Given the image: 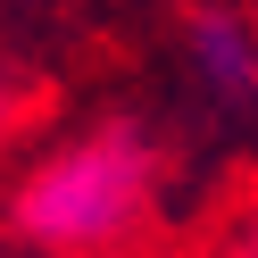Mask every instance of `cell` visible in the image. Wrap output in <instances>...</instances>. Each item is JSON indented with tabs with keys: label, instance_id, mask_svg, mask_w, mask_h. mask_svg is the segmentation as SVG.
I'll use <instances>...</instances> for the list:
<instances>
[{
	"label": "cell",
	"instance_id": "6da1fadb",
	"mask_svg": "<svg viewBox=\"0 0 258 258\" xmlns=\"http://www.w3.org/2000/svg\"><path fill=\"white\" fill-rule=\"evenodd\" d=\"M150 183H158L150 142H142L134 125H100V134L67 142L50 167L25 175L17 233L34 241V250H58V258L117 250V241L142 225V208H150Z\"/></svg>",
	"mask_w": 258,
	"mask_h": 258
},
{
	"label": "cell",
	"instance_id": "7a4b0ae2",
	"mask_svg": "<svg viewBox=\"0 0 258 258\" xmlns=\"http://www.w3.org/2000/svg\"><path fill=\"white\" fill-rule=\"evenodd\" d=\"M183 50H191V67H200L208 92H250L258 84V34L233 9H191L183 17Z\"/></svg>",
	"mask_w": 258,
	"mask_h": 258
},
{
	"label": "cell",
	"instance_id": "3957f363",
	"mask_svg": "<svg viewBox=\"0 0 258 258\" xmlns=\"http://www.w3.org/2000/svg\"><path fill=\"white\" fill-rule=\"evenodd\" d=\"M9 117H17V108H9V84H0V134H9Z\"/></svg>",
	"mask_w": 258,
	"mask_h": 258
},
{
	"label": "cell",
	"instance_id": "277c9868",
	"mask_svg": "<svg viewBox=\"0 0 258 258\" xmlns=\"http://www.w3.org/2000/svg\"><path fill=\"white\" fill-rule=\"evenodd\" d=\"M250 258H258V250H250Z\"/></svg>",
	"mask_w": 258,
	"mask_h": 258
}]
</instances>
